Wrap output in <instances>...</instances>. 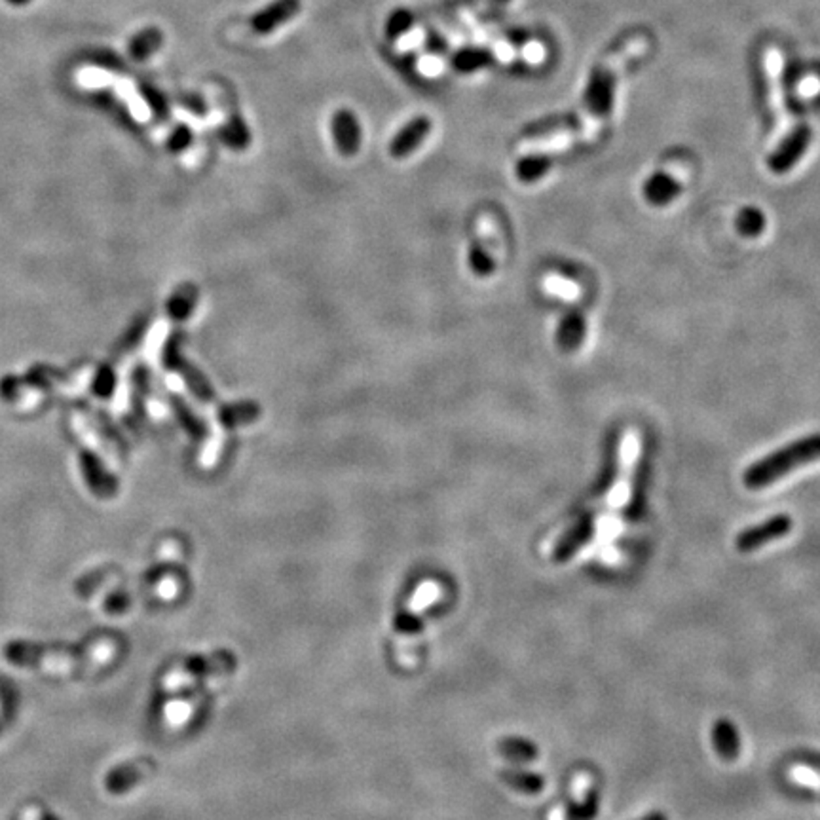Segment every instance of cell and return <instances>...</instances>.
<instances>
[{"instance_id": "6da1fadb", "label": "cell", "mask_w": 820, "mask_h": 820, "mask_svg": "<svg viewBox=\"0 0 820 820\" xmlns=\"http://www.w3.org/2000/svg\"><path fill=\"white\" fill-rule=\"evenodd\" d=\"M648 46L649 38L644 33H634L621 38L610 52H606L600 57L595 69H592L582 97V111L566 116H558L553 120H545L540 121V124L526 128L524 133L528 135V139L531 135H543L553 130L580 128V120L583 114H587L592 120H604L606 116H610L614 111L615 89L621 74L627 71V67L634 59L644 55Z\"/></svg>"}, {"instance_id": "7a4b0ae2", "label": "cell", "mask_w": 820, "mask_h": 820, "mask_svg": "<svg viewBox=\"0 0 820 820\" xmlns=\"http://www.w3.org/2000/svg\"><path fill=\"white\" fill-rule=\"evenodd\" d=\"M820 460V433L799 437L792 443L767 454L754 462L742 475V482L750 490L767 489L769 484L794 473L796 469Z\"/></svg>"}, {"instance_id": "3957f363", "label": "cell", "mask_w": 820, "mask_h": 820, "mask_svg": "<svg viewBox=\"0 0 820 820\" xmlns=\"http://www.w3.org/2000/svg\"><path fill=\"white\" fill-rule=\"evenodd\" d=\"M109 649L82 651L69 646H42L29 642H12L6 646L4 656L12 665L37 668L46 673H76L80 668L106 659Z\"/></svg>"}, {"instance_id": "277c9868", "label": "cell", "mask_w": 820, "mask_h": 820, "mask_svg": "<svg viewBox=\"0 0 820 820\" xmlns=\"http://www.w3.org/2000/svg\"><path fill=\"white\" fill-rule=\"evenodd\" d=\"M792 528H794V521H792V516H790V515L781 513V515L769 516L767 521L741 531V534L735 540L737 551L739 553H754L757 549H762L764 545H767L771 541L782 540L784 536L790 534V531H792Z\"/></svg>"}, {"instance_id": "5b68a950", "label": "cell", "mask_w": 820, "mask_h": 820, "mask_svg": "<svg viewBox=\"0 0 820 820\" xmlns=\"http://www.w3.org/2000/svg\"><path fill=\"white\" fill-rule=\"evenodd\" d=\"M813 139V131L809 126H798L790 131L784 141L771 152L767 160L769 172L774 175H786L796 167V163L805 156Z\"/></svg>"}, {"instance_id": "8992f818", "label": "cell", "mask_w": 820, "mask_h": 820, "mask_svg": "<svg viewBox=\"0 0 820 820\" xmlns=\"http://www.w3.org/2000/svg\"><path fill=\"white\" fill-rule=\"evenodd\" d=\"M162 359H163L167 369H172V371H175L177 374L182 376V380H185V384L192 391L194 397H197L202 403H213V401H215V397H217L215 389L211 388V384L207 382V378L204 376V372L200 369L192 367V364L180 356L175 340L165 342Z\"/></svg>"}, {"instance_id": "52a82bcc", "label": "cell", "mask_w": 820, "mask_h": 820, "mask_svg": "<svg viewBox=\"0 0 820 820\" xmlns=\"http://www.w3.org/2000/svg\"><path fill=\"white\" fill-rule=\"evenodd\" d=\"M331 133L342 156H356L361 148V126L356 113L339 109L331 116Z\"/></svg>"}, {"instance_id": "ba28073f", "label": "cell", "mask_w": 820, "mask_h": 820, "mask_svg": "<svg viewBox=\"0 0 820 820\" xmlns=\"http://www.w3.org/2000/svg\"><path fill=\"white\" fill-rule=\"evenodd\" d=\"M302 10V0H272L263 10L253 13L251 29L256 35H272L283 23L291 21Z\"/></svg>"}, {"instance_id": "9c48e42d", "label": "cell", "mask_w": 820, "mask_h": 820, "mask_svg": "<svg viewBox=\"0 0 820 820\" xmlns=\"http://www.w3.org/2000/svg\"><path fill=\"white\" fill-rule=\"evenodd\" d=\"M431 131V118L416 116L397 131L389 143V156L395 160H403L413 155V152L425 141V137Z\"/></svg>"}, {"instance_id": "30bf717a", "label": "cell", "mask_w": 820, "mask_h": 820, "mask_svg": "<svg viewBox=\"0 0 820 820\" xmlns=\"http://www.w3.org/2000/svg\"><path fill=\"white\" fill-rule=\"evenodd\" d=\"M595 536V519L590 515H585L583 519L577 521L565 536H562L553 551V558L556 562H566L577 551H582L583 547Z\"/></svg>"}, {"instance_id": "8fae6325", "label": "cell", "mask_w": 820, "mask_h": 820, "mask_svg": "<svg viewBox=\"0 0 820 820\" xmlns=\"http://www.w3.org/2000/svg\"><path fill=\"white\" fill-rule=\"evenodd\" d=\"M587 339V319L583 312L570 310L562 315L556 329V344L562 352L572 354L580 349Z\"/></svg>"}, {"instance_id": "7c38bea8", "label": "cell", "mask_w": 820, "mask_h": 820, "mask_svg": "<svg viewBox=\"0 0 820 820\" xmlns=\"http://www.w3.org/2000/svg\"><path fill=\"white\" fill-rule=\"evenodd\" d=\"M644 197H646V202L653 207H665L668 204H673L676 197L680 196L682 192V185L678 182V179H674L673 175H668L666 172H657V173H653L651 177H648V180L644 182Z\"/></svg>"}, {"instance_id": "4fadbf2b", "label": "cell", "mask_w": 820, "mask_h": 820, "mask_svg": "<svg viewBox=\"0 0 820 820\" xmlns=\"http://www.w3.org/2000/svg\"><path fill=\"white\" fill-rule=\"evenodd\" d=\"M440 598V587L435 583V582H425L422 583L416 592H414V597L413 600L408 602V607H406V614L399 619V631L403 632H413L416 629V623H418V617L428 610V607L437 602Z\"/></svg>"}, {"instance_id": "5bb4252c", "label": "cell", "mask_w": 820, "mask_h": 820, "mask_svg": "<svg viewBox=\"0 0 820 820\" xmlns=\"http://www.w3.org/2000/svg\"><path fill=\"white\" fill-rule=\"evenodd\" d=\"M712 744L716 754L725 759V762H733L741 752V739L739 732L732 720L720 718L712 725Z\"/></svg>"}, {"instance_id": "9a60e30c", "label": "cell", "mask_w": 820, "mask_h": 820, "mask_svg": "<svg viewBox=\"0 0 820 820\" xmlns=\"http://www.w3.org/2000/svg\"><path fill=\"white\" fill-rule=\"evenodd\" d=\"M217 418L222 428L236 430V428H241V425H249L261 418V406H258L255 401L228 403L219 408Z\"/></svg>"}, {"instance_id": "2e32d148", "label": "cell", "mask_w": 820, "mask_h": 820, "mask_svg": "<svg viewBox=\"0 0 820 820\" xmlns=\"http://www.w3.org/2000/svg\"><path fill=\"white\" fill-rule=\"evenodd\" d=\"M494 61V52L489 48H477V46H467V48L456 50L450 57V67L462 74L475 72Z\"/></svg>"}, {"instance_id": "e0dca14e", "label": "cell", "mask_w": 820, "mask_h": 820, "mask_svg": "<svg viewBox=\"0 0 820 820\" xmlns=\"http://www.w3.org/2000/svg\"><path fill=\"white\" fill-rule=\"evenodd\" d=\"M197 300H200V291H197L196 285H179L170 300H167V312H170L175 322H185L194 312Z\"/></svg>"}, {"instance_id": "ac0fdd59", "label": "cell", "mask_w": 820, "mask_h": 820, "mask_svg": "<svg viewBox=\"0 0 820 820\" xmlns=\"http://www.w3.org/2000/svg\"><path fill=\"white\" fill-rule=\"evenodd\" d=\"M499 777L501 781H504L507 786H511L513 790H516V792H523V794H530V796H536V794H541L543 792V788H545V779L541 777L540 773H531V771H524V769H501L499 771Z\"/></svg>"}, {"instance_id": "d6986e66", "label": "cell", "mask_w": 820, "mask_h": 820, "mask_svg": "<svg viewBox=\"0 0 820 820\" xmlns=\"http://www.w3.org/2000/svg\"><path fill=\"white\" fill-rule=\"evenodd\" d=\"M155 764L148 762V759H139V762L130 764L116 769L109 781H106V786L111 788V792H126L128 788H131L135 782H139L146 773L152 771Z\"/></svg>"}, {"instance_id": "ffe728a7", "label": "cell", "mask_w": 820, "mask_h": 820, "mask_svg": "<svg viewBox=\"0 0 820 820\" xmlns=\"http://www.w3.org/2000/svg\"><path fill=\"white\" fill-rule=\"evenodd\" d=\"M162 44H163L162 30L158 27H145L131 38L128 52L135 61H145L152 54H156Z\"/></svg>"}, {"instance_id": "44dd1931", "label": "cell", "mask_w": 820, "mask_h": 820, "mask_svg": "<svg viewBox=\"0 0 820 820\" xmlns=\"http://www.w3.org/2000/svg\"><path fill=\"white\" fill-rule=\"evenodd\" d=\"M551 167L553 158L549 155H528L516 162L515 175L519 177V180L526 182V185H531V182H538L549 173Z\"/></svg>"}, {"instance_id": "7402d4cb", "label": "cell", "mask_w": 820, "mask_h": 820, "mask_svg": "<svg viewBox=\"0 0 820 820\" xmlns=\"http://www.w3.org/2000/svg\"><path fill=\"white\" fill-rule=\"evenodd\" d=\"M498 752L506 759H509V762H521V764L534 762L540 754L536 742H531L528 739H521V737L501 739L498 742Z\"/></svg>"}, {"instance_id": "603a6c76", "label": "cell", "mask_w": 820, "mask_h": 820, "mask_svg": "<svg viewBox=\"0 0 820 820\" xmlns=\"http://www.w3.org/2000/svg\"><path fill=\"white\" fill-rule=\"evenodd\" d=\"M172 406H173V410H175L177 420L180 422L182 428H185V431H187L194 440H204V439L207 437V433H209L207 423H205L200 416L194 414V413H192V408H190L185 401L179 399V397H175V395H173V397H172Z\"/></svg>"}, {"instance_id": "cb8c5ba5", "label": "cell", "mask_w": 820, "mask_h": 820, "mask_svg": "<svg viewBox=\"0 0 820 820\" xmlns=\"http://www.w3.org/2000/svg\"><path fill=\"white\" fill-rule=\"evenodd\" d=\"M221 139L234 150H246L251 145V131L239 114H232L224 121Z\"/></svg>"}, {"instance_id": "d4e9b609", "label": "cell", "mask_w": 820, "mask_h": 820, "mask_svg": "<svg viewBox=\"0 0 820 820\" xmlns=\"http://www.w3.org/2000/svg\"><path fill=\"white\" fill-rule=\"evenodd\" d=\"M766 226H767V219L764 215V211L754 205L742 207L735 219V228L742 238L752 239V238L762 236L766 232Z\"/></svg>"}, {"instance_id": "484cf974", "label": "cell", "mask_w": 820, "mask_h": 820, "mask_svg": "<svg viewBox=\"0 0 820 820\" xmlns=\"http://www.w3.org/2000/svg\"><path fill=\"white\" fill-rule=\"evenodd\" d=\"M506 3H509V0H440V3H437V4L413 8V10H414L416 23H420L425 18H433V15H439L440 12L462 10V8L475 6V4H506Z\"/></svg>"}, {"instance_id": "4316f807", "label": "cell", "mask_w": 820, "mask_h": 820, "mask_svg": "<svg viewBox=\"0 0 820 820\" xmlns=\"http://www.w3.org/2000/svg\"><path fill=\"white\" fill-rule=\"evenodd\" d=\"M414 25H416V18H414V10L413 8H406V6L395 8V10L389 12L386 25H384L386 37L389 40H397L399 37L406 35L408 30L413 29Z\"/></svg>"}, {"instance_id": "83f0119b", "label": "cell", "mask_w": 820, "mask_h": 820, "mask_svg": "<svg viewBox=\"0 0 820 820\" xmlns=\"http://www.w3.org/2000/svg\"><path fill=\"white\" fill-rule=\"evenodd\" d=\"M598 811H600V794L597 788H590L583 801L568 805L566 820H597Z\"/></svg>"}, {"instance_id": "f1b7e54d", "label": "cell", "mask_w": 820, "mask_h": 820, "mask_svg": "<svg viewBox=\"0 0 820 820\" xmlns=\"http://www.w3.org/2000/svg\"><path fill=\"white\" fill-rule=\"evenodd\" d=\"M467 263H469V268L473 270V273L477 278H489V276H492L494 270H496V263H494L492 255L486 251V247L479 241H475L473 246L469 247Z\"/></svg>"}, {"instance_id": "f546056e", "label": "cell", "mask_w": 820, "mask_h": 820, "mask_svg": "<svg viewBox=\"0 0 820 820\" xmlns=\"http://www.w3.org/2000/svg\"><path fill=\"white\" fill-rule=\"evenodd\" d=\"M236 659L230 653L221 651L211 657H197L188 663V671L192 673H215V671H230Z\"/></svg>"}, {"instance_id": "4dcf8cb0", "label": "cell", "mask_w": 820, "mask_h": 820, "mask_svg": "<svg viewBox=\"0 0 820 820\" xmlns=\"http://www.w3.org/2000/svg\"><path fill=\"white\" fill-rule=\"evenodd\" d=\"M617 475V440H614L610 447V454H607V465L602 469V475L598 477L597 482V494H604L606 490L612 489V484Z\"/></svg>"}, {"instance_id": "1f68e13d", "label": "cell", "mask_w": 820, "mask_h": 820, "mask_svg": "<svg viewBox=\"0 0 820 820\" xmlns=\"http://www.w3.org/2000/svg\"><path fill=\"white\" fill-rule=\"evenodd\" d=\"M192 139H194L192 130L185 124H180L170 133V137H167L165 146L167 150L173 152V155H180V152H185L192 145Z\"/></svg>"}, {"instance_id": "d6a6232c", "label": "cell", "mask_w": 820, "mask_h": 820, "mask_svg": "<svg viewBox=\"0 0 820 820\" xmlns=\"http://www.w3.org/2000/svg\"><path fill=\"white\" fill-rule=\"evenodd\" d=\"M165 716L167 720H170L172 725H182V724H187L188 718H190V714H192V707L185 701H173L170 707L165 708Z\"/></svg>"}, {"instance_id": "836d02e7", "label": "cell", "mask_w": 820, "mask_h": 820, "mask_svg": "<svg viewBox=\"0 0 820 820\" xmlns=\"http://www.w3.org/2000/svg\"><path fill=\"white\" fill-rule=\"evenodd\" d=\"M425 50L431 52V54H437V55H439V54H447L448 44H447V40H445L443 37H440V35L430 33L428 37H425Z\"/></svg>"}, {"instance_id": "e575fe53", "label": "cell", "mask_w": 820, "mask_h": 820, "mask_svg": "<svg viewBox=\"0 0 820 820\" xmlns=\"http://www.w3.org/2000/svg\"><path fill=\"white\" fill-rule=\"evenodd\" d=\"M160 595H162L163 598H173V597L177 595V583H175L173 580L163 582L162 587H160Z\"/></svg>"}, {"instance_id": "d590c367", "label": "cell", "mask_w": 820, "mask_h": 820, "mask_svg": "<svg viewBox=\"0 0 820 820\" xmlns=\"http://www.w3.org/2000/svg\"><path fill=\"white\" fill-rule=\"evenodd\" d=\"M805 764H807L809 767H813L815 771L820 773V754H805V759H803Z\"/></svg>"}, {"instance_id": "8d00e7d4", "label": "cell", "mask_w": 820, "mask_h": 820, "mask_svg": "<svg viewBox=\"0 0 820 820\" xmlns=\"http://www.w3.org/2000/svg\"><path fill=\"white\" fill-rule=\"evenodd\" d=\"M638 820H668V818H666V815L661 813V811H653V813H648L646 816L638 818Z\"/></svg>"}, {"instance_id": "74e56055", "label": "cell", "mask_w": 820, "mask_h": 820, "mask_svg": "<svg viewBox=\"0 0 820 820\" xmlns=\"http://www.w3.org/2000/svg\"><path fill=\"white\" fill-rule=\"evenodd\" d=\"M8 3H12V4H18V6H21V4H27V3H29V0H8Z\"/></svg>"}]
</instances>
